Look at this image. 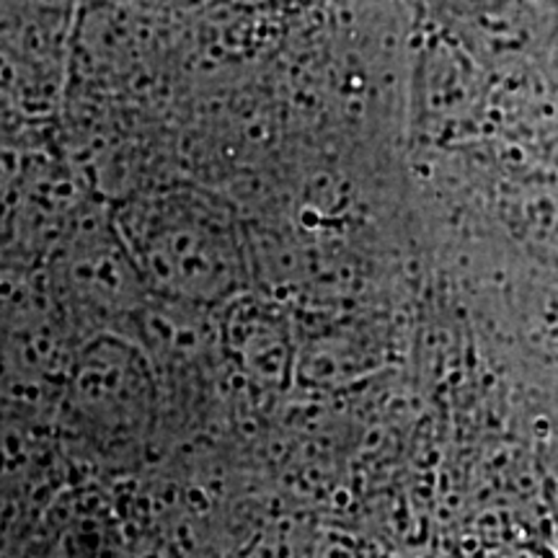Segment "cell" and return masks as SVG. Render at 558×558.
<instances>
[{"instance_id":"obj_1","label":"cell","mask_w":558,"mask_h":558,"mask_svg":"<svg viewBox=\"0 0 558 558\" xmlns=\"http://www.w3.org/2000/svg\"><path fill=\"white\" fill-rule=\"evenodd\" d=\"M132 222V262L153 288L192 303L239 290V241L213 205L192 194H160Z\"/></svg>"}]
</instances>
